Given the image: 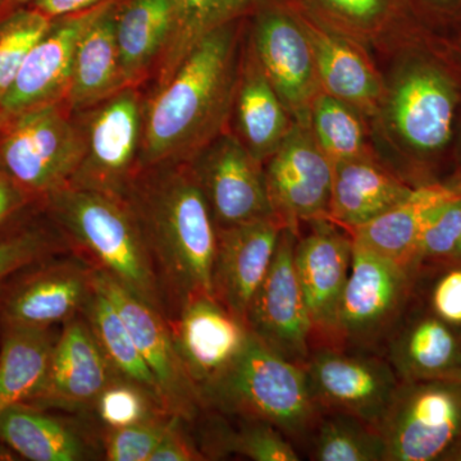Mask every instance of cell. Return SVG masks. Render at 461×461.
Returning a JSON list of instances; mask_svg holds the SVG:
<instances>
[{"label": "cell", "instance_id": "obj_1", "mask_svg": "<svg viewBox=\"0 0 461 461\" xmlns=\"http://www.w3.org/2000/svg\"><path fill=\"white\" fill-rule=\"evenodd\" d=\"M122 200L153 264L167 321L194 297L212 295L217 224L189 163L141 169Z\"/></svg>", "mask_w": 461, "mask_h": 461}, {"label": "cell", "instance_id": "obj_2", "mask_svg": "<svg viewBox=\"0 0 461 461\" xmlns=\"http://www.w3.org/2000/svg\"><path fill=\"white\" fill-rule=\"evenodd\" d=\"M230 25L204 36L158 87L142 123L138 172L187 163L221 135L238 89Z\"/></svg>", "mask_w": 461, "mask_h": 461}, {"label": "cell", "instance_id": "obj_3", "mask_svg": "<svg viewBox=\"0 0 461 461\" xmlns=\"http://www.w3.org/2000/svg\"><path fill=\"white\" fill-rule=\"evenodd\" d=\"M67 247L167 318L153 264L126 203L66 186L42 200Z\"/></svg>", "mask_w": 461, "mask_h": 461}, {"label": "cell", "instance_id": "obj_4", "mask_svg": "<svg viewBox=\"0 0 461 461\" xmlns=\"http://www.w3.org/2000/svg\"><path fill=\"white\" fill-rule=\"evenodd\" d=\"M412 50L397 72L388 99L393 131L420 173V184L439 182L436 171L453 151L461 112V58L429 44Z\"/></svg>", "mask_w": 461, "mask_h": 461}, {"label": "cell", "instance_id": "obj_5", "mask_svg": "<svg viewBox=\"0 0 461 461\" xmlns=\"http://www.w3.org/2000/svg\"><path fill=\"white\" fill-rule=\"evenodd\" d=\"M200 395L205 411L271 423L297 448H305L321 417L304 366L276 353L253 333L235 362Z\"/></svg>", "mask_w": 461, "mask_h": 461}, {"label": "cell", "instance_id": "obj_6", "mask_svg": "<svg viewBox=\"0 0 461 461\" xmlns=\"http://www.w3.org/2000/svg\"><path fill=\"white\" fill-rule=\"evenodd\" d=\"M85 133L59 107L41 105L8 118L0 133V167L42 202L68 186L83 162Z\"/></svg>", "mask_w": 461, "mask_h": 461}, {"label": "cell", "instance_id": "obj_7", "mask_svg": "<svg viewBox=\"0 0 461 461\" xmlns=\"http://www.w3.org/2000/svg\"><path fill=\"white\" fill-rule=\"evenodd\" d=\"M415 275L402 264L355 247L339 305L336 348L382 354L414 299Z\"/></svg>", "mask_w": 461, "mask_h": 461}, {"label": "cell", "instance_id": "obj_8", "mask_svg": "<svg viewBox=\"0 0 461 461\" xmlns=\"http://www.w3.org/2000/svg\"><path fill=\"white\" fill-rule=\"evenodd\" d=\"M378 429L384 461H445L461 439V382H400Z\"/></svg>", "mask_w": 461, "mask_h": 461}, {"label": "cell", "instance_id": "obj_9", "mask_svg": "<svg viewBox=\"0 0 461 461\" xmlns=\"http://www.w3.org/2000/svg\"><path fill=\"white\" fill-rule=\"evenodd\" d=\"M320 412H342L378 429L400 381L382 355L336 346L312 348L304 366Z\"/></svg>", "mask_w": 461, "mask_h": 461}, {"label": "cell", "instance_id": "obj_10", "mask_svg": "<svg viewBox=\"0 0 461 461\" xmlns=\"http://www.w3.org/2000/svg\"><path fill=\"white\" fill-rule=\"evenodd\" d=\"M93 268L78 257L50 258L0 287V330H48L83 315L94 288Z\"/></svg>", "mask_w": 461, "mask_h": 461}, {"label": "cell", "instance_id": "obj_11", "mask_svg": "<svg viewBox=\"0 0 461 461\" xmlns=\"http://www.w3.org/2000/svg\"><path fill=\"white\" fill-rule=\"evenodd\" d=\"M142 123L140 99L131 86L100 103L83 127V162L68 186L122 200L138 173Z\"/></svg>", "mask_w": 461, "mask_h": 461}, {"label": "cell", "instance_id": "obj_12", "mask_svg": "<svg viewBox=\"0 0 461 461\" xmlns=\"http://www.w3.org/2000/svg\"><path fill=\"white\" fill-rule=\"evenodd\" d=\"M94 282L113 303L129 327L142 359L156 379L166 411L186 423L199 420L205 412L204 403L178 357L165 315L105 273L95 271Z\"/></svg>", "mask_w": 461, "mask_h": 461}, {"label": "cell", "instance_id": "obj_13", "mask_svg": "<svg viewBox=\"0 0 461 461\" xmlns=\"http://www.w3.org/2000/svg\"><path fill=\"white\" fill-rule=\"evenodd\" d=\"M187 163L217 227L276 217L263 163L236 136L221 133Z\"/></svg>", "mask_w": 461, "mask_h": 461}, {"label": "cell", "instance_id": "obj_14", "mask_svg": "<svg viewBox=\"0 0 461 461\" xmlns=\"http://www.w3.org/2000/svg\"><path fill=\"white\" fill-rule=\"evenodd\" d=\"M299 233L293 227L282 230L271 267L245 321L251 333L268 348L304 366L312 351V330L295 268Z\"/></svg>", "mask_w": 461, "mask_h": 461}, {"label": "cell", "instance_id": "obj_15", "mask_svg": "<svg viewBox=\"0 0 461 461\" xmlns=\"http://www.w3.org/2000/svg\"><path fill=\"white\" fill-rule=\"evenodd\" d=\"M273 212L287 227L329 220L333 165L318 147L309 122L294 121L264 168Z\"/></svg>", "mask_w": 461, "mask_h": 461}, {"label": "cell", "instance_id": "obj_16", "mask_svg": "<svg viewBox=\"0 0 461 461\" xmlns=\"http://www.w3.org/2000/svg\"><path fill=\"white\" fill-rule=\"evenodd\" d=\"M311 230L297 239V280L312 330V348L336 346L339 305L353 262L350 232L330 220L309 222Z\"/></svg>", "mask_w": 461, "mask_h": 461}, {"label": "cell", "instance_id": "obj_17", "mask_svg": "<svg viewBox=\"0 0 461 461\" xmlns=\"http://www.w3.org/2000/svg\"><path fill=\"white\" fill-rule=\"evenodd\" d=\"M254 48V56L293 120L309 122L321 87L311 41L291 0L263 9Z\"/></svg>", "mask_w": 461, "mask_h": 461}, {"label": "cell", "instance_id": "obj_18", "mask_svg": "<svg viewBox=\"0 0 461 461\" xmlns=\"http://www.w3.org/2000/svg\"><path fill=\"white\" fill-rule=\"evenodd\" d=\"M118 377L84 315H78L63 324L41 386L27 403L54 411H91L100 393Z\"/></svg>", "mask_w": 461, "mask_h": 461}, {"label": "cell", "instance_id": "obj_19", "mask_svg": "<svg viewBox=\"0 0 461 461\" xmlns=\"http://www.w3.org/2000/svg\"><path fill=\"white\" fill-rule=\"evenodd\" d=\"M168 324L178 357L199 391L235 362L251 336L247 321L213 295L189 300Z\"/></svg>", "mask_w": 461, "mask_h": 461}, {"label": "cell", "instance_id": "obj_20", "mask_svg": "<svg viewBox=\"0 0 461 461\" xmlns=\"http://www.w3.org/2000/svg\"><path fill=\"white\" fill-rule=\"evenodd\" d=\"M105 8L107 5H99L51 23L0 99V108L8 118L66 99L78 41Z\"/></svg>", "mask_w": 461, "mask_h": 461}, {"label": "cell", "instance_id": "obj_21", "mask_svg": "<svg viewBox=\"0 0 461 461\" xmlns=\"http://www.w3.org/2000/svg\"><path fill=\"white\" fill-rule=\"evenodd\" d=\"M285 227L277 217L217 227L212 295L241 320H247L249 306L271 267Z\"/></svg>", "mask_w": 461, "mask_h": 461}, {"label": "cell", "instance_id": "obj_22", "mask_svg": "<svg viewBox=\"0 0 461 461\" xmlns=\"http://www.w3.org/2000/svg\"><path fill=\"white\" fill-rule=\"evenodd\" d=\"M291 3L311 41L321 90L359 113L375 114L384 99V87L368 58L304 5L297 0Z\"/></svg>", "mask_w": 461, "mask_h": 461}, {"label": "cell", "instance_id": "obj_23", "mask_svg": "<svg viewBox=\"0 0 461 461\" xmlns=\"http://www.w3.org/2000/svg\"><path fill=\"white\" fill-rule=\"evenodd\" d=\"M381 355L400 382L448 378L461 369V327L412 299Z\"/></svg>", "mask_w": 461, "mask_h": 461}, {"label": "cell", "instance_id": "obj_24", "mask_svg": "<svg viewBox=\"0 0 461 461\" xmlns=\"http://www.w3.org/2000/svg\"><path fill=\"white\" fill-rule=\"evenodd\" d=\"M0 442L30 461L103 459L102 438L81 421L20 402L0 415Z\"/></svg>", "mask_w": 461, "mask_h": 461}, {"label": "cell", "instance_id": "obj_25", "mask_svg": "<svg viewBox=\"0 0 461 461\" xmlns=\"http://www.w3.org/2000/svg\"><path fill=\"white\" fill-rule=\"evenodd\" d=\"M412 189L372 158L335 163L329 220L348 230L357 229L408 198Z\"/></svg>", "mask_w": 461, "mask_h": 461}, {"label": "cell", "instance_id": "obj_26", "mask_svg": "<svg viewBox=\"0 0 461 461\" xmlns=\"http://www.w3.org/2000/svg\"><path fill=\"white\" fill-rule=\"evenodd\" d=\"M460 193L461 182L439 181L415 186L408 198L386 213L348 232L355 247L406 267L430 215Z\"/></svg>", "mask_w": 461, "mask_h": 461}, {"label": "cell", "instance_id": "obj_27", "mask_svg": "<svg viewBox=\"0 0 461 461\" xmlns=\"http://www.w3.org/2000/svg\"><path fill=\"white\" fill-rule=\"evenodd\" d=\"M124 87L115 41V14L107 5L78 41L67 104L74 111H85Z\"/></svg>", "mask_w": 461, "mask_h": 461}, {"label": "cell", "instance_id": "obj_28", "mask_svg": "<svg viewBox=\"0 0 461 461\" xmlns=\"http://www.w3.org/2000/svg\"><path fill=\"white\" fill-rule=\"evenodd\" d=\"M236 114L242 142L260 162L280 148L294 120L256 56L249 58L236 89Z\"/></svg>", "mask_w": 461, "mask_h": 461}, {"label": "cell", "instance_id": "obj_29", "mask_svg": "<svg viewBox=\"0 0 461 461\" xmlns=\"http://www.w3.org/2000/svg\"><path fill=\"white\" fill-rule=\"evenodd\" d=\"M175 26L172 0H131L115 16V41L126 86L147 74L168 47Z\"/></svg>", "mask_w": 461, "mask_h": 461}, {"label": "cell", "instance_id": "obj_30", "mask_svg": "<svg viewBox=\"0 0 461 461\" xmlns=\"http://www.w3.org/2000/svg\"><path fill=\"white\" fill-rule=\"evenodd\" d=\"M0 415L11 406L27 402L41 386L54 342L53 330H0Z\"/></svg>", "mask_w": 461, "mask_h": 461}, {"label": "cell", "instance_id": "obj_31", "mask_svg": "<svg viewBox=\"0 0 461 461\" xmlns=\"http://www.w3.org/2000/svg\"><path fill=\"white\" fill-rule=\"evenodd\" d=\"M286 0H172L175 26L162 56L159 84L171 77L185 57L208 33L230 25L251 11H263Z\"/></svg>", "mask_w": 461, "mask_h": 461}, {"label": "cell", "instance_id": "obj_32", "mask_svg": "<svg viewBox=\"0 0 461 461\" xmlns=\"http://www.w3.org/2000/svg\"><path fill=\"white\" fill-rule=\"evenodd\" d=\"M83 315L94 338L98 341L100 348L117 375L144 387L163 406L156 379L142 359L129 327L124 323L113 303L96 287V285L93 295L85 306Z\"/></svg>", "mask_w": 461, "mask_h": 461}, {"label": "cell", "instance_id": "obj_33", "mask_svg": "<svg viewBox=\"0 0 461 461\" xmlns=\"http://www.w3.org/2000/svg\"><path fill=\"white\" fill-rule=\"evenodd\" d=\"M214 412L206 433L205 446H203L206 460L211 459L209 456L224 455H239L254 461L302 460L296 446L273 424L232 417L238 420L239 426L233 429L223 420V415L218 412L220 420H217Z\"/></svg>", "mask_w": 461, "mask_h": 461}, {"label": "cell", "instance_id": "obj_34", "mask_svg": "<svg viewBox=\"0 0 461 461\" xmlns=\"http://www.w3.org/2000/svg\"><path fill=\"white\" fill-rule=\"evenodd\" d=\"M305 448L309 459L315 461H384L386 457L379 429L342 412H321Z\"/></svg>", "mask_w": 461, "mask_h": 461}, {"label": "cell", "instance_id": "obj_35", "mask_svg": "<svg viewBox=\"0 0 461 461\" xmlns=\"http://www.w3.org/2000/svg\"><path fill=\"white\" fill-rule=\"evenodd\" d=\"M309 124L318 147L332 165L371 158L359 112L342 100L321 90L309 112Z\"/></svg>", "mask_w": 461, "mask_h": 461}, {"label": "cell", "instance_id": "obj_36", "mask_svg": "<svg viewBox=\"0 0 461 461\" xmlns=\"http://www.w3.org/2000/svg\"><path fill=\"white\" fill-rule=\"evenodd\" d=\"M306 8L339 29L369 35L390 21L415 14L411 0H306Z\"/></svg>", "mask_w": 461, "mask_h": 461}, {"label": "cell", "instance_id": "obj_37", "mask_svg": "<svg viewBox=\"0 0 461 461\" xmlns=\"http://www.w3.org/2000/svg\"><path fill=\"white\" fill-rule=\"evenodd\" d=\"M91 412L102 429H114L140 423L167 411L144 387L118 377L100 393Z\"/></svg>", "mask_w": 461, "mask_h": 461}, {"label": "cell", "instance_id": "obj_38", "mask_svg": "<svg viewBox=\"0 0 461 461\" xmlns=\"http://www.w3.org/2000/svg\"><path fill=\"white\" fill-rule=\"evenodd\" d=\"M51 23L53 20L36 8L16 12L0 23V99Z\"/></svg>", "mask_w": 461, "mask_h": 461}, {"label": "cell", "instance_id": "obj_39", "mask_svg": "<svg viewBox=\"0 0 461 461\" xmlns=\"http://www.w3.org/2000/svg\"><path fill=\"white\" fill-rule=\"evenodd\" d=\"M461 241V193L430 215L415 244L408 269L417 275L420 269L446 262L454 256Z\"/></svg>", "mask_w": 461, "mask_h": 461}, {"label": "cell", "instance_id": "obj_40", "mask_svg": "<svg viewBox=\"0 0 461 461\" xmlns=\"http://www.w3.org/2000/svg\"><path fill=\"white\" fill-rule=\"evenodd\" d=\"M414 299L442 321L461 327V262L447 260L420 269Z\"/></svg>", "mask_w": 461, "mask_h": 461}, {"label": "cell", "instance_id": "obj_41", "mask_svg": "<svg viewBox=\"0 0 461 461\" xmlns=\"http://www.w3.org/2000/svg\"><path fill=\"white\" fill-rule=\"evenodd\" d=\"M66 249L62 236L41 227H27L0 238V287L17 273Z\"/></svg>", "mask_w": 461, "mask_h": 461}, {"label": "cell", "instance_id": "obj_42", "mask_svg": "<svg viewBox=\"0 0 461 461\" xmlns=\"http://www.w3.org/2000/svg\"><path fill=\"white\" fill-rule=\"evenodd\" d=\"M175 418L163 412L122 429H100L103 459L150 461L151 455L157 450Z\"/></svg>", "mask_w": 461, "mask_h": 461}, {"label": "cell", "instance_id": "obj_43", "mask_svg": "<svg viewBox=\"0 0 461 461\" xmlns=\"http://www.w3.org/2000/svg\"><path fill=\"white\" fill-rule=\"evenodd\" d=\"M186 421L176 417L165 437L151 455L150 461H202L206 460L200 446L184 429Z\"/></svg>", "mask_w": 461, "mask_h": 461}, {"label": "cell", "instance_id": "obj_44", "mask_svg": "<svg viewBox=\"0 0 461 461\" xmlns=\"http://www.w3.org/2000/svg\"><path fill=\"white\" fill-rule=\"evenodd\" d=\"M36 202L39 200L12 180L0 167V232Z\"/></svg>", "mask_w": 461, "mask_h": 461}, {"label": "cell", "instance_id": "obj_45", "mask_svg": "<svg viewBox=\"0 0 461 461\" xmlns=\"http://www.w3.org/2000/svg\"><path fill=\"white\" fill-rule=\"evenodd\" d=\"M411 3L414 11L417 7L421 16L429 18L432 23L459 26L460 35L461 0H411Z\"/></svg>", "mask_w": 461, "mask_h": 461}, {"label": "cell", "instance_id": "obj_46", "mask_svg": "<svg viewBox=\"0 0 461 461\" xmlns=\"http://www.w3.org/2000/svg\"><path fill=\"white\" fill-rule=\"evenodd\" d=\"M100 2L102 0H35V8L54 20L95 8Z\"/></svg>", "mask_w": 461, "mask_h": 461}, {"label": "cell", "instance_id": "obj_47", "mask_svg": "<svg viewBox=\"0 0 461 461\" xmlns=\"http://www.w3.org/2000/svg\"><path fill=\"white\" fill-rule=\"evenodd\" d=\"M453 154L455 158V165H456V169H455V173L453 176H451V178H448V181L461 182V112L459 122H457L456 138H455Z\"/></svg>", "mask_w": 461, "mask_h": 461}, {"label": "cell", "instance_id": "obj_48", "mask_svg": "<svg viewBox=\"0 0 461 461\" xmlns=\"http://www.w3.org/2000/svg\"><path fill=\"white\" fill-rule=\"evenodd\" d=\"M3 460H23L21 459L20 455L14 450V448L9 447L8 445L3 444L0 442V461Z\"/></svg>", "mask_w": 461, "mask_h": 461}, {"label": "cell", "instance_id": "obj_49", "mask_svg": "<svg viewBox=\"0 0 461 461\" xmlns=\"http://www.w3.org/2000/svg\"><path fill=\"white\" fill-rule=\"evenodd\" d=\"M445 461H461V439L445 457Z\"/></svg>", "mask_w": 461, "mask_h": 461}, {"label": "cell", "instance_id": "obj_50", "mask_svg": "<svg viewBox=\"0 0 461 461\" xmlns=\"http://www.w3.org/2000/svg\"><path fill=\"white\" fill-rule=\"evenodd\" d=\"M451 44H453L454 50H456V53L459 54L461 58V33L454 39V41L451 42Z\"/></svg>", "mask_w": 461, "mask_h": 461}, {"label": "cell", "instance_id": "obj_51", "mask_svg": "<svg viewBox=\"0 0 461 461\" xmlns=\"http://www.w3.org/2000/svg\"><path fill=\"white\" fill-rule=\"evenodd\" d=\"M8 122V117L3 112V109L0 108V133H2L3 129H5V124Z\"/></svg>", "mask_w": 461, "mask_h": 461}, {"label": "cell", "instance_id": "obj_52", "mask_svg": "<svg viewBox=\"0 0 461 461\" xmlns=\"http://www.w3.org/2000/svg\"><path fill=\"white\" fill-rule=\"evenodd\" d=\"M448 260H455V262H461V241L459 247H457L456 251H455L454 256L450 258ZM447 262V260H446Z\"/></svg>", "mask_w": 461, "mask_h": 461}, {"label": "cell", "instance_id": "obj_53", "mask_svg": "<svg viewBox=\"0 0 461 461\" xmlns=\"http://www.w3.org/2000/svg\"><path fill=\"white\" fill-rule=\"evenodd\" d=\"M448 378L457 379V381L461 382V369H459V371H457V372H455L454 375H450V377H448Z\"/></svg>", "mask_w": 461, "mask_h": 461}, {"label": "cell", "instance_id": "obj_54", "mask_svg": "<svg viewBox=\"0 0 461 461\" xmlns=\"http://www.w3.org/2000/svg\"><path fill=\"white\" fill-rule=\"evenodd\" d=\"M5 2H11V3H23V2H29V0H5Z\"/></svg>", "mask_w": 461, "mask_h": 461}]
</instances>
